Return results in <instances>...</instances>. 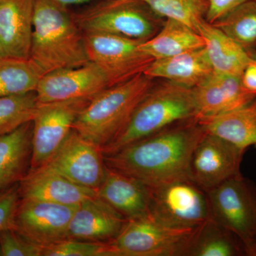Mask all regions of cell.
<instances>
[{
	"mask_svg": "<svg viewBox=\"0 0 256 256\" xmlns=\"http://www.w3.org/2000/svg\"><path fill=\"white\" fill-rule=\"evenodd\" d=\"M206 134L198 118L178 121L104 156L106 164L148 186L190 180L192 153Z\"/></svg>",
	"mask_w": 256,
	"mask_h": 256,
	"instance_id": "cell-1",
	"label": "cell"
},
{
	"mask_svg": "<svg viewBox=\"0 0 256 256\" xmlns=\"http://www.w3.org/2000/svg\"><path fill=\"white\" fill-rule=\"evenodd\" d=\"M30 58L43 76L89 62L84 33L69 6L54 0H35Z\"/></svg>",
	"mask_w": 256,
	"mask_h": 256,
	"instance_id": "cell-2",
	"label": "cell"
},
{
	"mask_svg": "<svg viewBox=\"0 0 256 256\" xmlns=\"http://www.w3.org/2000/svg\"><path fill=\"white\" fill-rule=\"evenodd\" d=\"M196 117L193 88L156 79L117 137L102 148L108 156L178 122ZM197 118V117H196Z\"/></svg>",
	"mask_w": 256,
	"mask_h": 256,
	"instance_id": "cell-3",
	"label": "cell"
},
{
	"mask_svg": "<svg viewBox=\"0 0 256 256\" xmlns=\"http://www.w3.org/2000/svg\"><path fill=\"white\" fill-rule=\"evenodd\" d=\"M156 80L142 74L107 88L86 106L74 129L101 148L107 146L127 126L138 104Z\"/></svg>",
	"mask_w": 256,
	"mask_h": 256,
	"instance_id": "cell-4",
	"label": "cell"
},
{
	"mask_svg": "<svg viewBox=\"0 0 256 256\" xmlns=\"http://www.w3.org/2000/svg\"><path fill=\"white\" fill-rule=\"evenodd\" d=\"M73 15L84 33L110 34L142 42L156 36L165 21L142 0H94Z\"/></svg>",
	"mask_w": 256,
	"mask_h": 256,
	"instance_id": "cell-5",
	"label": "cell"
},
{
	"mask_svg": "<svg viewBox=\"0 0 256 256\" xmlns=\"http://www.w3.org/2000/svg\"><path fill=\"white\" fill-rule=\"evenodd\" d=\"M210 218L233 232L256 256V184L242 175L206 192Z\"/></svg>",
	"mask_w": 256,
	"mask_h": 256,
	"instance_id": "cell-6",
	"label": "cell"
},
{
	"mask_svg": "<svg viewBox=\"0 0 256 256\" xmlns=\"http://www.w3.org/2000/svg\"><path fill=\"white\" fill-rule=\"evenodd\" d=\"M149 216L174 229H194L210 217L206 192L190 180L149 186Z\"/></svg>",
	"mask_w": 256,
	"mask_h": 256,
	"instance_id": "cell-7",
	"label": "cell"
},
{
	"mask_svg": "<svg viewBox=\"0 0 256 256\" xmlns=\"http://www.w3.org/2000/svg\"><path fill=\"white\" fill-rule=\"evenodd\" d=\"M88 58L105 76L108 87L144 73L154 60L140 48L142 42L110 34L84 33Z\"/></svg>",
	"mask_w": 256,
	"mask_h": 256,
	"instance_id": "cell-8",
	"label": "cell"
},
{
	"mask_svg": "<svg viewBox=\"0 0 256 256\" xmlns=\"http://www.w3.org/2000/svg\"><path fill=\"white\" fill-rule=\"evenodd\" d=\"M194 229L169 228L149 216L128 220L117 237L108 242L111 255L184 256Z\"/></svg>",
	"mask_w": 256,
	"mask_h": 256,
	"instance_id": "cell-9",
	"label": "cell"
},
{
	"mask_svg": "<svg viewBox=\"0 0 256 256\" xmlns=\"http://www.w3.org/2000/svg\"><path fill=\"white\" fill-rule=\"evenodd\" d=\"M90 100L73 99L38 104L32 120L33 137L30 172L46 164L73 130L79 114Z\"/></svg>",
	"mask_w": 256,
	"mask_h": 256,
	"instance_id": "cell-10",
	"label": "cell"
},
{
	"mask_svg": "<svg viewBox=\"0 0 256 256\" xmlns=\"http://www.w3.org/2000/svg\"><path fill=\"white\" fill-rule=\"evenodd\" d=\"M44 166L96 192L104 180L106 168L101 146L74 128Z\"/></svg>",
	"mask_w": 256,
	"mask_h": 256,
	"instance_id": "cell-11",
	"label": "cell"
},
{
	"mask_svg": "<svg viewBox=\"0 0 256 256\" xmlns=\"http://www.w3.org/2000/svg\"><path fill=\"white\" fill-rule=\"evenodd\" d=\"M246 150L206 132L192 153L190 180L207 192L242 175L240 166Z\"/></svg>",
	"mask_w": 256,
	"mask_h": 256,
	"instance_id": "cell-12",
	"label": "cell"
},
{
	"mask_svg": "<svg viewBox=\"0 0 256 256\" xmlns=\"http://www.w3.org/2000/svg\"><path fill=\"white\" fill-rule=\"evenodd\" d=\"M76 206L21 198L14 229L42 248L56 244L67 239L69 224Z\"/></svg>",
	"mask_w": 256,
	"mask_h": 256,
	"instance_id": "cell-13",
	"label": "cell"
},
{
	"mask_svg": "<svg viewBox=\"0 0 256 256\" xmlns=\"http://www.w3.org/2000/svg\"><path fill=\"white\" fill-rule=\"evenodd\" d=\"M108 88L100 69L92 62L75 67L60 69L45 74L36 90L38 104L73 100L92 99Z\"/></svg>",
	"mask_w": 256,
	"mask_h": 256,
	"instance_id": "cell-14",
	"label": "cell"
},
{
	"mask_svg": "<svg viewBox=\"0 0 256 256\" xmlns=\"http://www.w3.org/2000/svg\"><path fill=\"white\" fill-rule=\"evenodd\" d=\"M193 90L198 119L236 110L256 98L255 94L244 86L242 77L214 72Z\"/></svg>",
	"mask_w": 256,
	"mask_h": 256,
	"instance_id": "cell-15",
	"label": "cell"
},
{
	"mask_svg": "<svg viewBox=\"0 0 256 256\" xmlns=\"http://www.w3.org/2000/svg\"><path fill=\"white\" fill-rule=\"evenodd\" d=\"M127 220L98 195L76 208L67 239L107 242L117 237Z\"/></svg>",
	"mask_w": 256,
	"mask_h": 256,
	"instance_id": "cell-16",
	"label": "cell"
},
{
	"mask_svg": "<svg viewBox=\"0 0 256 256\" xmlns=\"http://www.w3.org/2000/svg\"><path fill=\"white\" fill-rule=\"evenodd\" d=\"M35 0H0V57L28 60Z\"/></svg>",
	"mask_w": 256,
	"mask_h": 256,
	"instance_id": "cell-17",
	"label": "cell"
},
{
	"mask_svg": "<svg viewBox=\"0 0 256 256\" xmlns=\"http://www.w3.org/2000/svg\"><path fill=\"white\" fill-rule=\"evenodd\" d=\"M21 198L76 206L97 192L76 184L46 166L30 172L20 182Z\"/></svg>",
	"mask_w": 256,
	"mask_h": 256,
	"instance_id": "cell-18",
	"label": "cell"
},
{
	"mask_svg": "<svg viewBox=\"0 0 256 256\" xmlns=\"http://www.w3.org/2000/svg\"><path fill=\"white\" fill-rule=\"evenodd\" d=\"M97 195L127 220L149 216V186L107 165L105 176L98 190Z\"/></svg>",
	"mask_w": 256,
	"mask_h": 256,
	"instance_id": "cell-19",
	"label": "cell"
},
{
	"mask_svg": "<svg viewBox=\"0 0 256 256\" xmlns=\"http://www.w3.org/2000/svg\"><path fill=\"white\" fill-rule=\"evenodd\" d=\"M214 73L204 47L180 54L154 60L144 74L188 88L196 87Z\"/></svg>",
	"mask_w": 256,
	"mask_h": 256,
	"instance_id": "cell-20",
	"label": "cell"
},
{
	"mask_svg": "<svg viewBox=\"0 0 256 256\" xmlns=\"http://www.w3.org/2000/svg\"><path fill=\"white\" fill-rule=\"evenodd\" d=\"M33 121L0 136V192L20 183L31 168Z\"/></svg>",
	"mask_w": 256,
	"mask_h": 256,
	"instance_id": "cell-21",
	"label": "cell"
},
{
	"mask_svg": "<svg viewBox=\"0 0 256 256\" xmlns=\"http://www.w3.org/2000/svg\"><path fill=\"white\" fill-rule=\"evenodd\" d=\"M197 32L204 41V48L214 72L242 77L252 56L220 28L206 20L198 24Z\"/></svg>",
	"mask_w": 256,
	"mask_h": 256,
	"instance_id": "cell-22",
	"label": "cell"
},
{
	"mask_svg": "<svg viewBox=\"0 0 256 256\" xmlns=\"http://www.w3.org/2000/svg\"><path fill=\"white\" fill-rule=\"evenodd\" d=\"M200 120L207 133L238 148L246 150L256 146V98L236 110Z\"/></svg>",
	"mask_w": 256,
	"mask_h": 256,
	"instance_id": "cell-23",
	"label": "cell"
},
{
	"mask_svg": "<svg viewBox=\"0 0 256 256\" xmlns=\"http://www.w3.org/2000/svg\"><path fill=\"white\" fill-rule=\"evenodd\" d=\"M247 256L240 239L212 218L194 229L184 256Z\"/></svg>",
	"mask_w": 256,
	"mask_h": 256,
	"instance_id": "cell-24",
	"label": "cell"
},
{
	"mask_svg": "<svg viewBox=\"0 0 256 256\" xmlns=\"http://www.w3.org/2000/svg\"><path fill=\"white\" fill-rule=\"evenodd\" d=\"M204 47L201 35L184 24L166 18L156 36L142 42V52L154 60L166 58Z\"/></svg>",
	"mask_w": 256,
	"mask_h": 256,
	"instance_id": "cell-25",
	"label": "cell"
},
{
	"mask_svg": "<svg viewBox=\"0 0 256 256\" xmlns=\"http://www.w3.org/2000/svg\"><path fill=\"white\" fill-rule=\"evenodd\" d=\"M212 24L249 54L256 52V0L239 5Z\"/></svg>",
	"mask_w": 256,
	"mask_h": 256,
	"instance_id": "cell-26",
	"label": "cell"
},
{
	"mask_svg": "<svg viewBox=\"0 0 256 256\" xmlns=\"http://www.w3.org/2000/svg\"><path fill=\"white\" fill-rule=\"evenodd\" d=\"M42 76L30 58L0 57V97L35 92Z\"/></svg>",
	"mask_w": 256,
	"mask_h": 256,
	"instance_id": "cell-27",
	"label": "cell"
},
{
	"mask_svg": "<svg viewBox=\"0 0 256 256\" xmlns=\"http://www.w3.org/2000/svg\"><path fill=\"white\" fill-rule=\"evenodd\" d=\"M156 14L176 20L197 32L198 24L206 20L208 0H142Z\"/></svg>",
	"mask_w": 256,
	"mask_h": 256,
	"instance_id": "cell-28",
	"label": "cell"
},
{
	"mask_svg": "<svg viewBox=\"0 0 256 256\" xmlns=\"http://www.w3.org/2000/svg\"><path fill=\"white\" fill-rule=\"evenodd\" d=\"M38 106L35 92L0 97V136L33 120Z\"/></svg>",
	"mask_w": 256,
	"mask_h": 256,
	"instance_id": "cell-29",
	"label": "cell"
},
{
	"mask_svg": "<svg viewBox=\"0 0 256 256\" xmlns=\"http://www.w3.org/2000/svg\"><path fill=\"white\" fill-rule=\"evenodd\" d=\"M42 256H112L108 242L66 239L42 248Z\"/></svg>",
	"mask_w": 256,
	"mask_h": 256,
	"instance_id": "cell-30",
	"label": "cell"
},
{
	"mask_svg": "<svg viewBox=\"0 0 256 256\" xmlns=\"http://www.w3.org/2000/svg\"><path fill=\"white\" fill-rule=\"evenodd\" d=\"M42 247L34 244L14 228L0 232V256H42Z\"/></svg>",
	"mask_w": 256,
	"mask_h": 256,
	"instance_id": "cell-31",
	"label": "cell"
},
{
	"mask_svg": "<svg viewBox=\"0 0 256 256\" xmlns=\"http://www.w3.org/2000/svg\"><path fill=\"white\" fill-rule=\"evenodd\" d=\"M20 200V183L0 192V232L14 228L15 215Z\"/></svg>",
	"mask_w": 256,
	"mask_h": 256,
	"instance_id": "cell-32",
	"label": "cell"
},
{
	"mask_svg": "<svg viewBox=\"0 0 256 256\" xmlns=\"http://www.w3.org/2000/svg\"><path fill=\"white\" fill-rule=\"evenodd\" d=\"M210 8L207 13L206 20L210 24L226 14L239 5L246 2L249 0H208Z\"/></svg>",
	"mask_w": 256,
	"mask_h": 256,
	"instance_id": "cell-33",
	"label": "cell"
},
{
	"mask_svg": "<svg viewBox=\"0 0 256 256\" xmlns=\"http://www.w3.org/2000/svg\"><path fill=\"white\" fill-rule=\"evenodd\" d=\"M250 56L252 60L242 72V82L245 88L256 95V52Z\"/></svg>",
	"mask_w": 256,
	"mask_h": 256,
	"instance_id": "cell-34",
	"label": "cell"
},
{
	"mask_svg": "<svg viewBox=\"0 0 256 256\" xmlns=\"http://www.w3.org/2000/svg\"><path fill=\"white\" fill-rule=\"evenodd\" d=\"M60 4L65 5L66 6H72V5H80L89 4L94 0H54Z\"/></svg>",
	"mask_w": 256,
	"mask_h": 256,
	"instance_id": "cell-35",
	"label": "cell"
},
{
	"mask_svg": "<svg viewBox=\"0 0 256 256\" xmlns=\"http://www.w3.org/2000/svg\"></svg>",
	"mask_w": 256,
	"mask_h": 256,
	"instance_id": "cell-36",
	"label": "cell"
},
{
	"mask_svg": "<svg viewBox=\"0 0 256 256\" xmlns=\"http://www.w3.org/2000/svg\"></svg>",
	"mask_w": 256,
	"mask_h": 256,
	"instance_id": "cell-37",
	"label": "cell"
}]
</instances>
